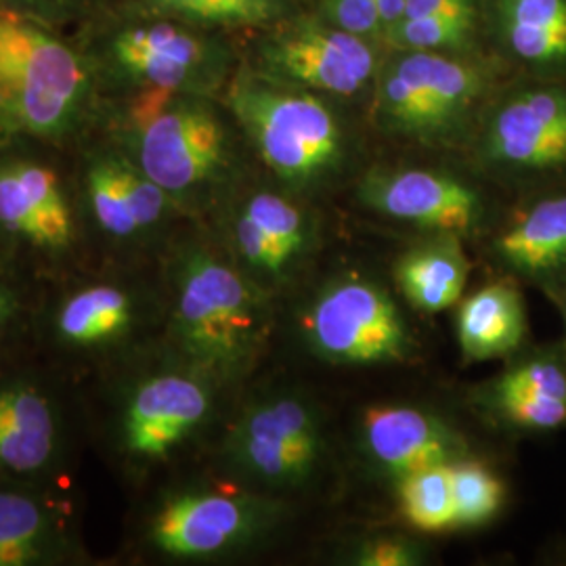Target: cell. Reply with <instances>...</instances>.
Returning <instances> with one entry per match:
<instances>
[{"mask_svg":"<svg viewBox=\"0 0 566 566\" xmlns=\"http://www.w3.org/2000/svg\"><path fill=\"white\" fill-rule=\"evenodd\" d=\"M163 315L166 353L221 388L256 367L273 332L271 292L202 235L170 245Z\"/></svg>","mask_w":566,"mask_h":566,"instance_id":"obj_1","label":"cell"},{"mask_svg":"<svg viewBox=\"0 0 566 566\" xmlns=\"http://www.w3.org/2000/svg\"><path fill=\"white\" fill-rule=\"evenodd\" d=\"M99 126L185 217L217 210L233 193L235 133L214 97L145 88L105 99Z\"/></svg>","mask_w":566,"mask_h":566,"instance_id":"obj_2","label":"cell"},{"mask_svg":"<svg viewBox=\"0 0 566 566\" xmlns=\"http://www.w3.org/2000/svg\"><path fill=\"white\" fill-rule=\"evenodd\" d=\"M102 107L86 51L0 2V147L82 143L97 128Z\"/></svg>","mask_w":566,"mask_h":566,"instance_id":"obj_3","label":"cell"},{"mask_svg":"<svg viewBox=\"0 0 566 566\" xmlns=\"http://www.w3.org/2000/svg\"><path fill=\"white\" fill-rule=\"evenodd\" d=\"M82 49L99 78L103 102L145 88L214 97L231 72L229 49L206 28L142 7L105 21Z\"/></svg>","mask_w":566,"mask_h":566,"instance_id":"obj_4","label":"cell"},{"mask_svg":"<svg viewBox=\"0 0 566 566\" xmlns=\"http://www.w3.org/2000/svg\"><path fill=\"white\" fill-rule=\"evenodd\" d=\"M227 109L264 166L294 191L317 189L340 172L343 122L317 93L240 76L229 84Z\"/></svg>","mask_w":566,"mask_h":566,"instance_id":"obj_5","label":"cell"},{"mask_svg":"<svg viewBox=\"0 0 566 566\" xmlns=\"http://www.w3.org/2000/svg\"><path fill=\"white\" fill-rule=\"evenodd\" d=\"M41 149L0 147V254L49 277L72 273L88 242L74 182Z\"/></svg>","mask_w":566,"mask_h":566,"instance_id":"obj_6","label":"cell"},{"mask_svg":"<svg viewBox=\"0 0 566 566\" xmlns=\"http://www.w3.org/2000/svg\"><path fill=\"white\" fill-rule=\"evenodd\" d=\"M130 273L112 261L103 271L63 280L34 319L44 348L70 364L133 357L163 304Z\"/></svg>","mask_w":566,"mask_h":566,"instance_id":"obj_7","label":"cell"},{"mask_svg":"<svg viewBox=\"0 0 566 566\" xmlns=\"http://www.w3.org/2000/svg\"><path fill=\"white\" fill-rule=\"evenodd\" d=\"M166 357V364L142 369L118 386L112 403L109 443L130 472L170 462L214 416L221 386L172 355Z\"/></svg>","mask_w":566,"mask_h":566,"instance_id":"obj_8","label":"cell"},{"mask_svg":"<svg viewBox=\"0 0 566 566\" xmlns=\"http://www.w3.org/2000/svg\"><path fill=\"white\" fill-rule=\"evenodd\" d=\"M86 242L114 263L135 259L166 238L181 208L118 145L103 137L82 151L74 181Z\"/></svg>","mask_w":566,"mask_h":566,"instance_id":"obj_9","label":"cell"},{"mask_svg":"<svg viewBox=\"0 0 566 566\" xmlns=\"http://www.w3.org/2000/svg\"><path fill=\"white\" fill-rule=\"evenodd\" d=\"M319 413L294 392H269L243 405L221 447L227 472L261 493L306 486L324 462Z\"/></svg>","mask_w":566,"mask_h":566,"instance_id":"obj_10","label":"cell"},{"mask_svg":"<svg viewBox=\"0 0 566 566\" xmlns=\"http://www.w3.org/2000/svg\"><path fill=\"white\" fill-rule=\"evenodd\" d=\"M280 502L252 489L185 486L166 493L143 523L142 542L168 560L235 554L277 523Z\"/></svg>","mask_w":566,"mask_h":566,"instance_id":"obj_11","label":"cell"},{"mask_svg":"<svg viewBox=\"0 0 566 566\" xmlns=\"http://www.w3.org/2000/svg\"><path fill=\"white\" fill-rule=\"evenodd\" d=\"M483 91L485 76L470 61L401 51L380 70L376 116L392 135L441 143L462 130Z\"/></svg>","mask_w":566,"mask_h":566,"instance_id":"obj_12","label":"cell"},{"mask_svg":"<svg viewBox=\"0 0 566 566\" xmlns=\"http://www.w3.org/2000/svg\"><path fill=\"white\" fill-rule=\"evenodd\" d=\"M304 340L327 364H403L416 343L392 296L374 280L344 275L319 287L303 317Z\"/></svg>","mask_w":566,"mask_h":566,"instance_id":"obj_13","label":"cell"},{"mask_svg":"<svg viewBox=\"0 0 566 566\" xmlns=\"http://www.w3.org/2000/svg\"><path fill=\"white\" fill-rule=\"evenodd\" d=\"M219 242L227 254L266 292L292 282L317 242L313 217L290 196L250 189L229 196Z\"/></svg>","mask_w":566,"mask_h":566,"instance_id":"obj_14","label":"cell"},{"mask_svg":"<svg viewBox=\"0 0 566 566\" xmlns=\"http://www.w3.org/2000/svg\"><path fill=\"white\" fill-rule=\"evenodd\" d=\"M70 453L57 388L36 371H0V481L49 485Z\"/></svg>","mask_w":566,"mask_h":566,"instance_id":"obj_15","label":"cell"},{"mask_svg":"<svg viewBox=\"0 0 566 566\" xmlns=\"http://www.w3.org/2000/svg\"><path fill=\"white\" fill-rule=\"evenodd\" d=\"M261 76L306 91L355 97L376 74L369 42L329 23L298 21L275 32L261 49Z\"/></svg>","mask_w":566,"mask_h":566,"instance_id":"obj_16","label":"cell"},{"mask_svg":"<svg viewBox=\"0 0 566 566\" xmlns=\"http://www.w3.org/2000/svg\"><path fill=\"white\" fill-rule=\"evenodd\" d=\"M359 200L386 219L446 235L470 233L483 219L474 187L426 168H376L359 185Z\"/></svg>","mask_w":566,"mask_h":566,"instance_id":"obj_17","label":"cell"},{"mask_svg":"<svg viewBox=\"0 0 566 566\" xmlns=\"http://www.w3.org/2000/svg\"><path fill=\"white\" fill-rule=\"evenodd\" d=\"M483 154L489 163L521 175L565 168V84L526 88L500 103L486 124Z\"/></svg>","mask_w":566,"mask_h":566,"instance_id":"obj_18","label":"cell"},{"mask_svg":"<svg viewBox=\"0 0 566 566\" xmlns=\"http://www.w3.org/2000/svg\"><path fill=\"white\" fill-rule=\"evenodd\" d=\"M81 556L72 510L49 485L0 481V566H51Z\"/></svg>","mask_w":566,"mask_h":566,"instance_id":"obj_19","label":"cell"},{"mask_svg":"<svg viewBox=\"0 0 566 566\" xmlns=\"http://www.w3.org/2000/svg\"><path fill=\"white\" fill-rule=\"evenodd\" d=\"M361 443L371 464L395 481L432 465H449L468 458L464 437L413 405H376L361 418Z\"/></svg>","mask_w":566,"mask_h":566,"instance_id":"obj_20","label":"cell"},{"mask_svg":"<svg viewBox=\"0 0 566 566\" xmlns=\"http://www.w3.org/2000/svg\"><path fill=\"white\" fill-rule=\"evenodd\" d=\"M495 261L531 282L566 273V193L526 208L493 242Z\"/></svg>","mask_w":566,"mask_h":566,"instance_id":"obj_21","label":"cell"},{"mask_svg":"<svg viewBox=\"0 0 566 566\" xmlns=\"http://www.w3.org/2000/svg\"><path fill=\"white\" fill-rule=\"evenodd\" d=\"M525 336V301L514 283H486L460 304L458 340L468 361L507 357Z\"/></svg>","mask_w":566,"mask_h":566,"instance_id":"obj_22","label":"cell"},{"mask_svg":"<svg viewBox=\"0 0 566 566\" xmlns=\"http://www.w3.org/2000/svg\"><path fill=\"white\" fill-rule=\"evenodd\" d=\"M468 273L470 263L462 243L458 235L446 233L407 250L395 264V282L405 301L428 315L460 303Z\"/></svg>","mask_w":566,"mask_h":566,"instance_id":"obj_23","label":"cell"},{"mask_svg":"<svg viewBox=\"0 0 566 566\" xmlns=\"http://www.w3.org/2000/svg\"><path fill=\"white\" fill-rule=\"evenodd\" d=\"M497 34L531 67H566V0H497Z\"/></svg>","mask_w":566,"mask_h":566,"instance_id":"obj_24","label":"cell"},{"mask_svg":"<svg viewBox=\"0 0 566 566\" xmlns=\"http://www.w3.org/2000/svg\"><path fill=\"white\" fill-rule=\"evenodd\" d=\"M449 465H432L397 479L401 514L409 525L422 533H443L455 528V502Z\"/></svg>","mask_w":566,"mask_h":566,"instance_id":"obj_25","label":"cell"},{"mask_svg":"<svg viewBox=\"0 0 566 566\" xmlns=\"http://www.w3.org/2000/svg\"><path fill=\"white\" fill-rule=\"evenodd\" d=\"M145 11L198 28H261L282 11V0H139Z\"/></svg>","mask_w":566,"mask_h":566,"instance_id":"obj_26","label":"cell"},{"mask_svg":"<svg viewBox=\"0 0 566 566\" xmlns=\"http://www.w3.org/2000/svg\"><path fill=\"white\" fill-rule=\"evenodd\" d=\"M455 502V528L489 525L506 500L504 481L483 462L462 458L449 465Z\"/></svg>","mask_w":566,"mask_h":566,"instance_id":"obj_27","label":"cell"},{"mask_svg":"<svg viewBox=\"0 0 566 566\" xmlns=\"http://www.w3.org/2000/svg\"><path fill=\"white\" fill-rule=\"evenodd\" d=\"M485 397H547L566 401V361L556 353L523 357L486 385Z\"/></svg>","mask_w":566,"mask_h":566,"instance_id":"obj_28","label":"cell"},{"mask_svg":"<svg viewBox=\"0 0 566 566\" xmlns=\"http://www.w3.org/2000/svg\"><path fill=\"white\" fill-rule=\"evenodd\" d=\"M476 15H422L403 18L395 23L386 36L399 51L443 53L464 49L472 41Z\"/></svg>","mask_w":566,"mask_h":566,"instance_id":"obj_29","label":"cell"},{"mask_svg":"<svg viewBox=\"0 0 566 566\" xmlns=\"http://www.w3.org/2000/svg\"><path fill=\"white\" fill-rule=\"evenodd\" d=\"M493 413L521 430H556L566 424V401L547 397H485Z\"/></svg>","mask_w":566,"mask_h":566,"instance_id":"obj_30","label":"cell"},{"mask_svg":"<svg viewBox=\"0 0 566 566\" xmlns=\"http://www.w3.org/2000/svg\"><path fill=\"white\" fill-rule=\"evenodd\" d=\"M7 7L20 11L32 20L42 21L51 28L70 25L78 21L99 18L114 0H0Z\"/></svg>","mask_w":566,"mask_h":566,"instance_id":"obj_31","label":"cell"},{"mask_svg":"<svg viewBox=\"0 0 566 566\" xmlns=\"http://www.w3.org/2000/svg\"><path fill=\"white\" fill-rule=\"evenodd\" d=\"M322 11L325 23L365 41L385 34L376 0H322Z\"/></svg>","mask_w":566,"mask_h":566,"instance_id":"obj_32","label":"cell"},{"mask_svg":"<svg viewBox=\"0 0 566 566\" xmlns=\"http://www.w3.org/2000/svg\"><path fill=\"white\" fill-rule=\"evenodd\" d=\"M424 558L422 546L405 535L369 537L353 552V563L359 566H413Z\"/></svg>","mask_w":566,"mask_h":566,"instance_id":"obj_33","label":"cell"},{"mask_svg":"<svg viewBox=\"0 0 566 566\" xmlns=\"http://www.w3.org/2000/svg\"><path fill=\"white\" fill-rule=\"evenodd\" d=\"M21 273V269L0 254V350L15 338L28 317Z\"/></svg>","mask_w":566,"mask_h":566,"instance_id":"obj_34","label":"cell"},{"mask_svg":"<svg viewBox=\"0 0 566 566\" xmlns=\"http://www.w3.org/2000/svg\"><path fill=\"white\" fill-rule=\"evenodd\" d=\"M476 15V0H405L403 18Z\"/></svg>","mask_w":566,"mask_h":566,"instance_id":"obj_35","label":"cell"},{"mask_svg":"<svg viewBox=\"0 0 566 566\" xmlns=\"http://www.w3.org/2000/svg\"><path fill=\"white\" fill-rule=\"evenodd\" d=\"M380 18L385 23V34L399 21L403 20L405 15V0H376Z\"/></svg>","mask_w":566,"mask_h":566,"instance_id":"obj_36","label":"cell"},{"mask_svg":"<svg viewBox=\"0 0 566 566\" xmlns=\"http://www.w3.org/2000/svg\"><path fill=\"white\" fill-rule=\"evenodd\" d=\"M563 311H565V324H566V301H565V304H563Z\"/></svg>","mask_w":566,"mask_h":566,"instance_id":"obj_37","label":"cell"}]
</instances>
